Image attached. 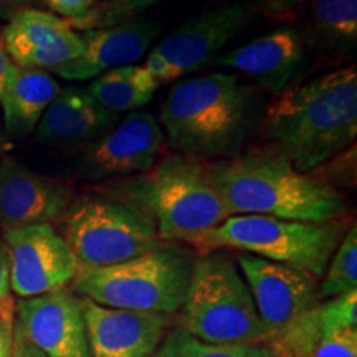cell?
Instances as JSON below:
<instances>
[{"instance_id":"cell-1","label":"cell","mask_w":357,"mask_h":357,"mask_svg":"<svg viewBox=\"0 0 357 357\" xmlns=\"http://www.w3.org/2000/svg\"><path fill=\"white\" fill-rule=\"evenodd\" d=\"M263 137L300 172H311L356 146V66L287 89L261 116Z\"/></svg>"},{"instance_id":"cell-2","label":"cell","mask_w":357,"mask_h":357,"mask_svg":"<svg viewBox=\"0 0 357 357\" xmlns=\"http://www.w3.org/2000/svg\"><path fill=\"white\" fill-rule=\"evenodd\" d=\"M208 169L230 215L329 223L346 212L336 187L316 174L300 172L273 146L213 160Z\"/></svg>"},{"instance_id":"cell-3","label":"cell","mask_w":357,"mask_h":357,"mask_svg":"<svg viewBox=\"0 0 357 357\" xmlns=\"http://www.w3.org/2000/svg\"><path fill=\"white\" fill-rule=\"evenodd\" d=\"M260 96L235 75L211 73L176 84L160 106V126L178 154L213 162L242 153L260 128Z\"/></svg>"},{"instance_id":"cell-4","label":"cell","mask_w":357,"mask_h":357,"mask_svg":"<svg viewBox=\"0 0 357 357\" xmlns=\"http://www.w3.org/2000/svg\"><path fill=\"white\" fill-rule=\"evenodd\" d=\"M108 190L144 212L162 242L190 243L230 217L208 162L185 154L164 155L149 171L119 178Z\"/></svg>"},{"instance_id":"cell-5","label":"cell","mask_w":357,"mask_h":357,"mask_svg":"<svg viewBox=\"0 0 357 357\" xmlns=\"http://www.w3.org/2000/svg\"><path fill=\"white\" fill-rule=\"evenodd\" d=\"M181 329L212 344L258 346L266 331L236 263L223 252L194 261Z\"/></svg>"},{"instance_id":"cell-6","label":"cell","mask_w":357,"mask_h":357,"mask_svg":"<svg viewBox=\"0 0 357 357\" xmlns=\"http://www.w3.org/2000/svg\"><path fill=\"white\" fill-rule=\"evenodd\" d=\"M194 261L185 250L162 245L118 265L78 268L73 289L106 307L171 316L184 305Z\"/></svg>"},{"instance_id":"cell-7","label":"cell","mask_w":357,"mask_h":357,"mask_svg":"<svg viewBox=\"0 0 357 357\" xmlns=\"http://www.w3.org/2000/svg\"><path fill=\"white\" fill-rule=\"evenodd\" d=\"M339 243L341 227L336 222L310 223L266 215H230L189 245L202 255L220 248L242 250L319 278L324 276Z\"/></svg>"},{"instance_id":"cell-8","label":"cell","mask_w":357,"mask_h":357,"mask_svg":"<svg viewBox=\"0 0 357 357\" xmlns=\"http://www.w3.org/2000/svg\"><path fill=\"white\" fill-rule=\"evenodd\" d=\"M61 220L78 268L118 265L164 245L144 212L105 192L75 197Z\"/></svg>"},{"instance_id":"cell-9","label":"cell","mask_w":357,"mask_h":357,"mask_svg":"<svg viewBox=\"0 0 357 357\" xmlns=\"http://www.w3.org/2000/svg\"><path fill=\"white\" fill-rule=\"evenodd\" d=\"M250 15L245 3H227L202 12L167 35L146 58V70L159 84L176 82L199 70L235 37Z\"/></svg>"},{"instance_id":"cell-10","label":"cell","mask_w":357,"mask_h":357,"mask_svg":"<svg viewBox=\"0 0 357 357\" xmlns=\"http://www.w3.org/2000/svg\"><path fill=\"white\" fill-rule=\"evenodd\" d=\"M10 255V289L20 298L65 288L78 273V263L52 223L3 231Z\"/></svg>"},{"instance_id":"cell-11","label":"cell","mask_w":357,"mask_h":357,"mask_svg":"<svg viewBox=\"0 0 357 357\" xmlns=\"http://www.w3.org/2000/svg\"><path fill=\"white\" fill-rule=\"evenodd\" d=\"M236 266L255 303L266 339L278 336L319 305L316 281L305 271L243 252L236 255Z\"/></svg>"},{"instance_id":"cell-12","label":"cell","mask_w":357,"mask_h":357,"mask_svg":"<svg viewBox=\"0 0 357 357\" xmlns=\"http://www.w3.org/2000/svg\"><path fill=\"white\" fill-rule=\"evenodd\" d=\"M164 141L158 119L147 111H134L83 151L79 171L96 182L142 174L159 160Z\"/></svg>"},{"instance_id":"cell-13","label":"cell","mask_w":357,"mask_h":357,"mask_svg":"<svg viewBox=\"0 0 357 357\" xmlns=\"http://www.w3.org/2000/svg\"><path fill=\"white\" fill-rule=\"evenodd\" d=\"M17 328L47 357L89 356L83 298L61 288L17 303Z\"/></svg>"},{"instance_id":"cell-14","label":"cell","mask_w":357,"mask_h":357,"mask_svg":"<svg viewBox=\"0 0 357 357\" xmlns=\"http://www.w3.org/2000/svg\"><path fill=\"white\" fill-rule=\"evenodd\" d=\"M68 184L6 158L0 162V229L3 231L61 220L73 202Z\"/></svg>"},{"instance_id":"cell-15","label":"cell","mask_w":357,"mask_h":357,"mask_svg":"<svg viewBox=\"0 0 357 357\" xmlns=\"http://www.w3.org/2000/svg\"><path fill=\"white\" fill-rule=\"evenodd\" d=\"M2 38L12 63L20 68L52 71L83 53L82 37L70 22L37 8L17 12Z\"/></svg>"},{"instance_id":"cell-16","label":"cell","mask_w":357,"mask_h":357,"mask_svg":"<svg viewBox=\"0 0 357 357\" xmlns=\"http://www.w3.org/2000/svg\"><path fill=\"white\" fill-rule=\"evenodd\" d=\"M89 356L153 357L171 323L169 314L106 307L83 298Z\"/></svg>"},{"instance_id":"cell-17","label":"cell","mask_w":357,"mask_h":357,"mask_svg":"<svg viewBox=\"0 0 357 357\" xmlns=\"http://www.w3.org/2000/svg\"><path fill=\"white\" fill-rule=\"evenodd\" d=\"M215 63L255 79L261 88L281 95L307 63L301 33L293 25H280L261 37L215 58Z\"/></svg>"},{"instance_id":"cell-18","label":"cell","mask_w":357,"mask_h":357,"mask_svg":"<svg viewBox=\"0 0 357 357\" xmlns=\"http://www.w3.org/2000/svg\"><path fill=\"white\" fill-rule=\"evenodd\" d=\"M159 29L151 22L128 20L105 29H88L79 33L83 53L77 60L58 66L50 73L65 79L86 82L106 71L136 65L141 60Z\"/></svg>"},{"instance_id":"cell-19","label":"cell","mask_w":357,"mask_h":357,"mask_svg":"<svg viewBox=\"0 0 357 357\" xmlns=\"http://www.w3.org/2000/svg\"><path fill=\"white\" fill-rule=\"evenodd\" d=\"M119 123V114L109 113L78 86L61 88L35 128L42 142L91 144Z\"/></svg>"},{"instance_id":"cell-20","label":"cell","mask_w":357,"mask_h":357,"mask_svg":"<svg viewBox=\"0 0 357 357\" xmlns=\"http://www.w3.org/2000/svg\"><path fill=\"white\" fill-rule=\"evenodd\" d=\"M60 91V83L52 77L50 71L13 65L0 95L7 132L13 137L32 134L45 109Z\"/></svg>"},{"instance_id":"cell-21","label":"cell","mask_w":357,"mask_h":357,"mask_svg":"<svg viewBox=\"0 0 357 357\" xmlns=\"http://www.w3.org/2000/svg\"><path fill=\"white\" fill-rule=\"evenodd\" d=\"M306 50L347 55L357 47V0H310V17L301 33Z\"/></svg>"},{"instance_id":"cell-22","label":"cell","mask_w":357,"mask_h":357,"mask_svg":"<svg viewBox=\"0 0 357 357\" xmlns=\"http://www.w3.org/2000/svg\"><path fill=\"white\" fill-rule=\"evenodd\" d=\"M160 84L144 65L116 68L93 79L86 91L109 113H134L153 100Z\"/></svg>"},{"instance_id":"cell-23","label":"cell","mask_w":357,"mask_h":357,"mask_svg":"<svg viewBox=\"0 0 357 357\" xmlns=\"http://www.w3.org/2000/svg\"><path fill=\"white\" fill-rule=\"evenodd\" d=\"M357 289V229L347 231L326 268V278L321 284L319 300H331Z\"/></svg>"},{"instance_id":"cell-24","label":"cell","mask_w":357,"mask_h":357,"mask_svg":"<svg viewBox=\"0 0 357 357\" xmlns=\"http://www.w3.org/2000/svg\"><path fill=\"white\" fill-rule=\"evenodd\" d=\"M248 346L212 344L182 329L169 333L153 357H242Z\"/></svg>"},{"instance_id":"cell-25","label":"cell","mask_w":357,"mask_h":357,"mask_svg":"<svg viewBox=\"0 0 357 357\" xmlns=\"http://www.w3.org/2000/svg\"><path fill=\"white\" fill-rule=\"evenodd\" d=\"M158 2L159 0H101L95 10L83 22H79L77 29H105V26L123 24L136 19L141 12Z\"/></svg>"},{"instance_id":"cell-26","label":"cell","mask_w":357,"mask_h":357,"mask_svg":"<svg viewBox=\"0 0 357 357\" xmlns=\"http://www.w3.org/2000/svg\"><path fill=\"white\" fill-rule=\"evenodd\" d=\"M318 314L329 329H357V289L319 303Z\"/></svg>"},{"instance_id":"cell-27","label":"cell","mask_w":357,"mask_h":357,"mask_svg":"<svg viewBox=\"0 0 357 357\" xmlns=\"http://www.w3.org/2000/svg\"><path fill=\"white\" fill-rule=\"evenodd\" d=\"M306 0H247L250 13H258L268 20L293 22L298 19Z\"/></svg>"},{"instance_id":"cell-28","label":"cell","mask_w":357,"mask_h":357,"mask_svg":"<svg viewBox=\"0 0 357 357\" xmlns=\"http://www.w3.org/2000/svg\"><path fill=\"white\" fill-rule=\"evenodd\" d=\"M55 15L61 17L70 25L77 26L79 22H83L86 17L95 10V7L101 0H42Z\"/></svg>"},{"instance_id":"cell-29","label":"cell","mask_w":357,"mask_h":357,"mask_svg":"<svg viewBox=\"0 0 357 357\" xmlns=\"http://www.w3.org/2000/svg\"><path fill=\"white\" fill-rule=\"evenodd\" d=\"M12 357H47L42 354L32 342L26 339L19 328L13 324V342H12Z\"/></svg>"},{"instance_id":"cell-30","label":"cell","mask_w":357,"mask_h":357,"mask_svg":"<svg viewBox=\"0 0 357 357\" xmlns=\"http://www.w3.org/2000/svg\"><path fill=\"white\" fill-rule=\"evenodd\" d=\"M10 296V255L6 243L0 245V300Z\"/></svg>"},{"instance_id":"cell-31","label":"cell","mask_w":357,"mask_h":357,"mask_svg":"<svg viewBox=\"0 0 357 357\" xmlns=\"http://www.w3.org/2000/svg\"><path fill=\"white\" fill-rule=\"evenodd\" d=\"M13 321H0V357H12Z\"/></svg>"},{"instance_id":"cell-32","label":"cell","mask_w":357,"mask_h":357,"mask_svg":"<svg viewBox=\"0 0 357 357\" xmlns=\"http://www.w3.org/2000/svg\"><path fill=\"white\" fill-rule=\"evenodd\" d=\"M13 68V63L10 56L7 55L6 45H3V38L0 35V95H2V89L6 86L8 77H10V71Z\"/></svg>"},{"instance_id":"cell-33","label":"cell","mask_w":357,"mask_h":357,"mask_svg":"<svg viewBox=\"0 0 357 357\" xmlns=\"http://www.w3.org/2000/svg\"><path fill=\"white\" fill-rule=\"evenodd\" d=\"M17 311V303L12 296L0 300V321H13Z\"/></svg>"},{"instance_id":"cell-34","label":"cell","mask_w":357,"mask_h":357,"mask_svg":"<svg viewBox=\"0 0 357 357\" xmlns=\"http://www.w3.org/2000/svg\"><path fill=\"white\" fill-rule=\"evenodd\" d=\"M242 357H276V356L271 354L270 351L261 346H248Z\"/></svg>"},{"instance_id":"cell-35","label":"cell","mask_w":357,"mask_h":357,"mask_svg":"<svg viewBox=\"0 0 357 357\" xmlns=\"http://www.w3.org/2000/svg\"><path fill=\"white\" fill-rule=\"evenodd\" d=\"M3 2H6V0H0V8H2V6H3Z\"/></svg>"}]
</instances>
